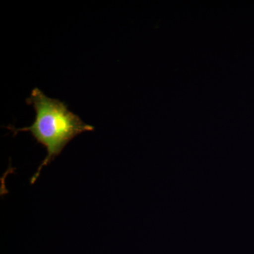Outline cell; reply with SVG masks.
Returning <instances> with one entry per match:
<instances>
[{
  "label": "cell",
  "mask_w": 254,
  "mask_h": 254,
  "mask_svg": "<svg viewBox=\"0 0 254 254\" xmlns=\"http://www.w3.org/2000/svg\"><path fill=\"white\" fill-rule=\"evenodd\" d=\"M28 105H33L36 119L31 126L16 128L8 127L14 134L18 132L29 131L38 143L46 147L47 155L31 179L33 185L38 180L41 170L59 156L70 141L83 132L92 131L94 127L83 123L77 115L68 109L64 102L49 98L39 88L32 91L26 99Z\"/></svg>",
  "instance_id": "cell-1"
}]
</instances>
